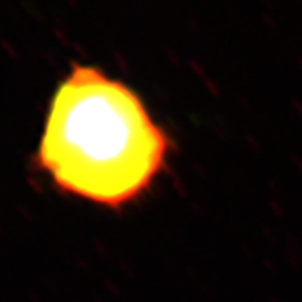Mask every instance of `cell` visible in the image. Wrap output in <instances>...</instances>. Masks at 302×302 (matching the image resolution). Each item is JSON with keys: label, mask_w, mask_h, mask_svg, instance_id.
Segmentation results:
<instances>
[{"label": "cell", "mask_w": 302, "mask_h": 302, "mask_svg": "<svg viewBox=\"0 0 302 302\" xmlns=\"http://www.w3.org/2000/svg\"><path fill=\"white\" fill-rule=\"evenodd\" d=\"M173 150L131 86L72 62L49 101L32 166L57 193L121 210L153 188Z\"/></svg>", "instance_id": "cell-1"}]
</instances>
